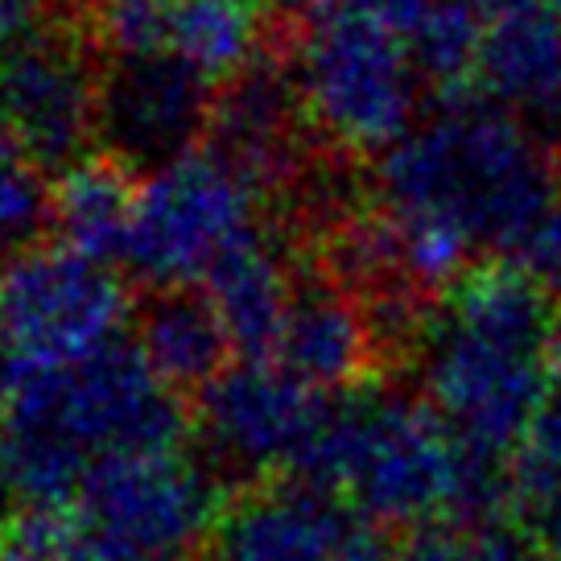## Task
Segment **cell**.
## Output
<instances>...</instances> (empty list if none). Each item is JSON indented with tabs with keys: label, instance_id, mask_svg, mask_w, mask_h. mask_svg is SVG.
Returning <instances> with one entry per match:
<instances>
[{
	"label": "cell",
	"instance_id": "cell-27",
	"mask_svg": "<svg viewBox=\"0 0 561 561\" xmlns=\"http://www.w3.org/2000/svg\"><path fill=\"white\" fill-rule=\"evenodd\" d=\"M471 9H479L483 18H512V13H537V9H545V13H561V0H467Z\"/></svg>",
	"mask_w": 561,
	"mask_h": 561
},
{
	"label": "cell",
	"instance_id": "cell-18",
	"mask_svg": "<svg viewBox=\"0 0 561 561\" xmlns=\"http://www.w3.org/2000/svg\"><path fill=\"white\" fill-rule=\"evenodd\" d=\"M133 210H137V186L128 182V170L104 153L70 165L50 191V224L58 231V244L104 264H116L124 256Z\"/></svg>",
	"mask_w": 561,
	"mask_h": 561
},
{
	"label": "cell",
	"instance_id": "cell-22",
	"mask_svg": "<svg viewBox=\"0 0 561 561\" xmlns=\"http://www.w3.org/2000/svg\"><path fill=\"white\" fill-rule=\"evenodd\" d=\"M0 549L9 561H100L70 508L18 512L0 537Z\"/></svg>",
	"mask_w": 561,
	"mask_h": 561
},
{
	"label": "cell",
	"instance_id": "cell-20",
	"mask_svg": "<svg viewBox=\"0 0 561 561\" xmlns=\"http://www.w3.org/2000/svg\"><path fill=\"white\" fill-rule=\"evenodd\" d=\"M483 42H488V25L479 9H471L467 0H434V9L409 34L421 83L458 100V91L479 83Z\"/></svg>",
	"mask_w": 561,
	"mask_h": 561
},
{
	"label": "cell",
	"instance_id": "cell-25",
	"mask_svg": "<svg viewBox=\"0 0 561 561\" xmlns=\"http://www.w3.org/2000/svg\"><path fill=\"white\" fill-rule=\"evenodd\" d=\"M46 9L50 0H0V54L46 25Z\"/></svg>",
	"mask_w": 561,
	"mask_h": 561
},
{
	"label": "cell",
	"instance_id": "cell-24",
	"mask_svg": "<svg viewBox=\"0 0 561 561\" xmlns=\"http://www.w3.org/2000/svg\"><path fill=\"white\" fill-rule=\"evenodd\" d=\"M392 561H474L471 533L458 525H430L404 533V541L392 549Z\"/></svg>",
	"mask_w": 561,
	"mask_h": 561
},
{
	"label": "cell",
	"instance_id": "cell-17",
	"mask_svg": "<svg viewBox=\"0 0 561 561\" xmlns=\"http://www.w3.org/2000/svg\"><path fill=\"white\" fill-rule=\"evenodd\" d=\"M479 88L525 124H561V13H512L488 25Z\"/></svg>",
	"mask_w": 561,
	"mask_h": 561
},
{
	"label": "cell",
	"instance_id": "cell-15",
	"mask_svg": "<svg viewBox=\"0 0 561 561\" xmlns=\"http://www.w3.org/2000/svg\"><path fill=\"white\" fill-rule=\"evenodd\" d=\"M298 280L289 248L280 244L277 231L261 224L210 264L203 289L228 327L231 347L244 359H273Z\"/></svg>",
	"mask_w": 561,
	"mask_h": 561
},
{
	"label": "cell",
	"instance_id": "cell-13",
	"mask_svg": "<svg viewBox=\"0 0 561 561\" xmlns=\"http://www.w3.org/2000/svg\"><path fill=\"white\" fill-rule=\"evenodd\" d=\"M359 533L355 512L298 474L236 491L207 541L210 561H339Z\"/></svg>",
	"mask_w": 561,
	"mask_h": 561
},
{
	"label": "cell",
	"instance_id": "cell-6",
	"mask_svg": "<svg viewBox=\"0 0 561 561\" xmlns=\"http://www.w3.org/2000/svg\"><path fill=\"white\" fill-rule=\"evenodd\" d=\"M228 508L219 471L178 450L107 458L75 495V520L100 561L191 558Z\"/></svg>",
	"mask_w": 561,
	"mask_h": 561
},
{
	"label": "cell",
	"instance_id": "cell-21",
	"mask_svg": "<svg viewBox=\"0 0 561 561\" xmlns=\"http://www.w3.org/2000/svg\"><path fill=\"white\" fill-rule=\"evenodd\" d=\"M50 224L46 174L0 133V264L34 248L37 231Z\"/></svg>",
	"mask_w": 561,
	"mask_h": 561
},
{
	"label": "cell",
	"instance_id": "cell-19",
	"mask_svg": "<svg viewBox=\"0 0 561 561\" xmlns=\"http://www.w3.org/2000/svg\"><path fill=\"white\" fill-rule=\"evenodd\" d=\"M158 50H174L194 67L224 79L261 54V18L252 0H178L161 4Z\"/></svg>",
	"mask_w": 561,
	"mask_h": 561
},
{
	"label": "cell",
	"instance_id": "cell-10",
	"mask_svg": "<svg viewBox=\"0 0 561 561\" xmlns=\"http://www.w3.org/2000/svg\"><path fill=\"white\" fill-rule=\"evenodd\" d=\"M100 70L88 37L46 21L0 54V133L37 170L67 174L88 158L100 116Z\"/></svg>",
	"mask_w": 561,
	"mask_h": 561
},
{
	"label": "cell",
	"instance_id": "cell-5",
	"mask_svg": "<svg viewBox=\"0 0 561 561\" xmlns=\"http://www.w3.org/2000/svg\"><path fill=\"white\" fill-rule=\"evenodd\" d=\"M285 58L306 128L334 153L385 158L413 133L421 75L404 34L351 18H314Z\"/></svg>",
	"mask_w": 561,
	"mask_h": 561
},
{
	"label": "cell",
	"instance_id": "cell-31",
	"mask_svg": "<svg viewBox=\"0 0 561 561\" xmlns=\"http://www.w3.org/2000/svg\"><path fill=\"white\" fill-rule=\"evenodd\" d=\"M0 561H9V558H4V549H0Z\"/></svg>",
	"mask_w": 561,
	"mask_h": 561
},
{
	"label": "cell",
	"instance_id": "cell-23",
	"mask_svg": "<svg viewBox=\"0 0 561 561\" xmlns=\"http://www.w3.org/2000/svg\"><path fill=\"white\" fill-rule=\"evenodd\" d=\"M314 9V18H351V21H368V25H385L392 34H413L434 0H306Z\"/></svg>",
	"mask_w": 561,
	"mask_h": 561
},
{
	"label": "cell",
	"instance_id": "cell-16",
	"mask_svg": "<svg viewBox=\"0 0 561 561\" xmlns=\"http://www.w3.org/2000/svg\"><path fill=\"white\" fill-rule=\"evenodd\" d=\"M133 347L174 392H207L231 368V334L207 289H149L133 310Z\"/></svg>",
	"mask_w": 561,
	"mask_h": 561
},
{
	"label": "cell",
	"instance_id": "cell-30",
	"mask_svg": "<svg viewBox=\"0 0 561 561\" xmlns=\"http://www.w3.org/2000/svg\"><path fill=\"white\" fill-rule=\"evenodd\" d=\"M128 561H191V558H128Z\"/></svg>",
	"mask_w": 561,
	"mask_h": 561
},
{
	"label": "cell",
	"instance_id": "cell-2",
	"mask_svg": "<svg viewBox=\"0 0 561 561\" xmlns=\"http://www.w3.org/2000/svg\"><path fill=\"white\" fill-rule=\"evenodd\" d=\"M553 289L491 261L434 306L417 339L421 401L458 438L504 458L553 401Z\"/></svg>",
	"mask_w": 561,
	"mask_h": 561
},
{
	"label": "cell",
	"instance_id": "cell-11",
	"mask_svg": "<svg viewBox=\"0 0 561 561\" xmlns=\"http://www.w3.org/2000/svg\"><path fill=\"white\" fill-rule=\"evenodd\" d=\"M215 79L174 50H112L100 70V153L124 170L158 174L191 158L210 133Z\"/></svg>",
	"mask_w": 561,
	"mask_h": 561
},
{
	"label": "cell",
	"instance_id": "cell-3",
	"mask_svg": "<svg viewBox=\"0 0 561 561\" xmlns=\"http://www.w3.org/2000/svg\"><path fill=\"white\" fill-rule=\"evenodd\" d=\"M376 198L392 224L446 231L504 264L561 198V165L533 124L488 100H450L376 161Z\"/></svg>",
	"mask_w": 561,
	"mask_h": 561
},
{
	"label": "cell",
	"instance_id": "cell-7",
	"mask_svg": "<svg viewBox=\"0 0 561 561\" xmlns=\"http://www.w3.org/2000/svg\"><path fill=\"white\" fill-rule=\"evenodd\" d=\"M133 318L112 264L70 248H25L0 264V364L62 368L121 343Z\"/></svg>",
	"mask_w": 561,
	"mask_h": 561
},
{
	"label": "cell",
	"instance_id": "cell-14",
	"mask_svg": "<svg viewBox=\"0 0 561 561\" xmlns=\"http://www.w3.org/2000/svg\"><path fill=\"white\" fill-rule=\"evenodd\" d=\"M385 359L368 306L334 277H301L273 364L314 392H355Z\"/></svg>",
	"mask_w": 561,
	"mask_h": 561
},
{
	"label": "cell",
	"instance_id": "cell-1",
	"mask_svg": "<svg viewBox=\"0 0 561 561\" xmlns=\"http://www.w3.org/2000/svg\"><path fill=\"white\" fill-rule=\"evenodd\" d=\"M298 479L371 528H479L516 512L508 458L467 446L421 397L385 388L334 397Z\"/></svg>",
	"mask_w": 561,
	"mask_h": 561
},
{
	"label": "cell",
	"instance_id": "cell-8",
	"mask_svg": "<svg viewBox=\"0 0 561 561\" xmlns=\"http://www.w3.org/2000/svg\"><path fill=\"white\" fill-rule=\"evenodd\" d=\"M264 194L219 153H191L137 186L133 231L121 264L149 289L207 277L236 240L261 228Z\"/></svg>",
	"mask_w": 561,
	"mask_h": 561
},
{
	"label": "cell",
	"instance_id": "cell-4",
	"mask_svg": "<svg viewBox=\"0 0 561 561\" xmlns=\"http://www.w3.org/2000/svg\"><path fill=\"white\" fill-rule=\"evenodd\" d=\"M0 417L13 446V479L30 508H70L100 462L178 450L186 409L145 364L133 339L62 368H4Z\"/></svg>",
	"mask_w": 561,
	"mask_h": 561
},
{
	"label": "cell",
	"instance_id": "cell-29",
	"mask_svg": "<svg viewBox=\"0 0 561 561\" xmlns=\"http://www.w3.org/2000/svg\"><path fill=\"white\" fill-rule=\"evenodd\" d=\"M100 4H178V0H100Z\"/></svg>",
	"mask_w": 561,
	"mask_h": 561
},
{
	"label": "cell",
	"instance_id": "cell-26",
	"mask_svg": "<svg viewBox=\"0 0 561 561\" xmlns=\"http://www.w3.org/2000/svg\"><path fill=\"white\" fill-rule=\"evenodd\" d=\"M18 479H13V446H9V430H4V417H0V528L13 525L18 516Z\"/></svg>",
	"mask_w": 561,
	"mask_h": 561
},
{
	"label": "cell",
	"instance_id": "cell-28",
	"mask_svg": "<svg viewBox=\"0 0 561 561\" xmlns=\"http://www.w3.org/2000/svg\"><path fill=\"white\" fill-rule=\"evenodd\" d=\"M553 392H561V314H558V339H553Z\"/></svg>",
	"mask_w": 561,
	"mask_h": 561
},
{
	"label": "cell",
	"instance_id": "cell-12",
	"mask_svg": "<svg viewBox=\"0 0 561 561\" xmlns=\"http://www.w3.org/2000/svg\"><path fill=\"white\" fill-rule=\"evenodd\" d=\"M301 100L289 58L261 50L231 75L210 112V153L236 165L261 194L298 186L301 170Z\"/></svg>",
	"mask_w": 561,
	"mask_h": 561
},
{
	"label": "cell",
	"instance_id": "cell-9",
	"mask_svg": "<svg viewBox=\"0 0 561 561\" xmlns=\"http://www.w3.org/2000/svg\"><path fill=\"white\" fill-rule=\"evenodd\" d=\"M331 401L306 388L273 359L231 364L207 392H198L194 425L210 467L240 479L301 474L314 450Z\"/></svg>",
	"mask_w": 561,
	"mask_h": 561
}]
</instances>
